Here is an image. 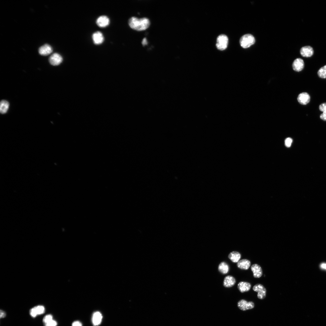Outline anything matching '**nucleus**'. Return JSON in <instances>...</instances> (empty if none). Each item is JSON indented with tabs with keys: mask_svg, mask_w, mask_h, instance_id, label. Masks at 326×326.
<instances>
[{
	"mask_svg": "<svg viewBox=\"0 0 326 326\" xmlns=\"http://www.w3.org/2000/svg\"><path fill=\"white\" fill-rule=\"evenodd\" d=\"M128 24L131 28L139 31L144 30L148 28L150 25V22L147 18H138L133 17L129 19Z\"/></svg>",
	"mask_w": 326,
	"mask_h": 326,
	"instance_id": "1",
	"label": "nucleus"
},
{
	"mask_svg": "<svg viewBox=\"0 0 326 326\" xmlns=\"http://www.w3.org/2000/svg\"><path fill=\"white\" fill-rule=\"evenodd\" d=\"M255 39L254 37L251 34H246L241 37L240 40V43L241 46L244 48L249 47L254 43Z\"/></svg>",
	"mask_w": 326,
	"mask_h": 326,
	"instance_id": "2",
	"label": "nucleus"
},
{
	"mask_svg": "<svg viewBox=\"0 0 326 326\" xmlns=\"http://www.w3.org/2000/svg\"><path fill=\"white\" fill-rule=\"evenodd\" d=\"M228 42L227 37L224 34H221L217 38L216 46L217 48L221 50H223L226 48Z\"/></svg>",
	"mask_w": 326,
	"mask_h": 326,
	"instance_id": "3",
	"label": "nucleus"
},
{
	"mask_svg": "<svg viewBox=\"0 0 326 326\" xmlns=\"http://www.w3.org/2000/svg\"><path fill=\"white\" fill-rule=\"evenodd\" d=\"M237 305L238 308L243 311L252 309L254 308L255 306L253 302H248L243 299L239 300L238 302Z\"/></svg>",
	"mask_w": 326,
	"mask_h": 326,
	"instance_id": "4",
	"label": "nucleus"
},
{
	"mask_svg": "<svg viewBox=\"0 0 326 326\" xmlns=\"http://www.w3.org/2000/svg\"><path fill=\"white\" fill-rule=\"evenodd\" d=\"M253 289L257 292V297L259 299H263L265 298L266 289L262 284L260 283L255 284L253 287Z\"/></svg>",
	"mask_w": 326,
	"mask_h": 326,
	"instance_id": "5",
	"label": "nucleus"
},
{
	"mask_svg": "<svg viewBox=\"0 0 326 326\" xmlns=\"http://www.w3.org/2000/svg\"><path fill=\"white\" fill-rule=\"evenodd\" d=\"M63 60L62 56L59 54L55 53L52 54L49 58V61L51 64L53 66L59 65Z\"/></svg>",
	"mask_w": 326,
	"mask_h": 326,
	"instance_id": "6",
	"label": "nucleus"
},
{
	"mask_svg": "<svg viewBox=\"0 0 326 326\" xmlns=\"http://www.w3.org/2000/svg\"><path fill=\"white\" fill-rule=\"evenodd\" d=\"M314 53L313 48L309 46H303L300 50V54L304 57H310L313 55Z\"/></svg>",
	"mask_w": 326,
	"mask_h": 326,
	"instance_id": "7",
	"label": "nucleus"
},
{
	"mask_svg": "<svg viewBox=\"0 0 326 326\" xmlns=\"http://www.w3.org/2000/svg\"><path fill=\"white\" fill-rule=\"evenodd\" d=\"M293 69L296 72L302 71L304 67V63L302 59L298 58L295 59L292 65Z\"/></svg>",
	"mask_w": 326,
	"mask_h": 326,
	"instance_id": "8",
	"label": "nucleus"
},
{
	"mask_svg": "<svg viewBox=\"0 0 326 326\" xmlns=\"http://www.w3.org/2000/svg\"><path fill=\"white\" fill-rule=\"evenodd\" d=\"M110 22L109 18L105 15H102L99 17L97 19L96 21L97 25L101 27H107L109 24Z\"/></svg>",
	"mask_w": 326,
	"mask_h": 326,
	"instance_id": "9",
	"label": "nucleus"
},
{
	"mask_svg": "<svg viewBox=\"0 0 326 326\" xmlns=\"http://www.w3.org/2000/svg\"><path fill=\"white\" fill-rule=\"evenodd\" d=\"M251 269L254 278H259L262 275V270L259 265L256 264L252 265L251 267Z\"/></svg>",
	"mask_w": 326,
	"mask_h": 326,
	"instance_id": "10",
	"label": "nucleus"
},
{
	"mask_svg": "<svg viewBox=\"0 0 326 326\" xmlns=\"http://www.w3.org/2000/svg\"><path fill=\"white\" fill-rule=\"evenodd\" d=\"M297 100L301 104L306 105L309 103L310 100L309 95L307 92H302L298 96Z\"/></svg>",
	"mask_w": 326,
	"mask_h": 326,
	"instance_id": "11",
	"label": "nucleus"
},
{
	"mask_svg": "<svg viewBox=\"0 0 326 326\" xmlns=\"http://www.w3.org/2000/svg\"><path fill=\"white\" fill-rule=\"evenodd\" d=\"M92 39L94 43L96 45L102 43L104 41V38L103 34L100 31L94 32L92 35Z\"/></svg>",
	"mask_w": 326,
	"mask_h": 326,
	"instance_id": "12",
	"label": "nucleus"
},
{
	"mask_svg": "<svg viewBox=\"0 0 326 326\" xmlns=\"http://www.w3.org/2000/svg\"><path fill=\"white\" fill-rule=\"evenodd\" d=\"M39 54L42 56H47L53 52L51 46L48 44H45L40 47L39 49Z\"/></svg>",
	"mask_w": 326,
	"mask_h": 326,
	"instance_id": "13",
	"label": "nucleus"
},
{
	"mask_svg": "<svg viewBox=\"0 0 326 326\" xmlns=\"http://www.w3.org/2000/svg\"><path fill=\"white\" fill-rule=\"evenodd\" d=\"M236 283L235 278L231 275L226 276L223 281V285L225 287H231L234 285Z\"/></svg>",
	"mask_w": 326,
	"mask_h": 326,
	"instance_id": "14",
	"label": "nucleus"
},
{
	"mask_svg": "<svg viewBox=\"0 0 326 326\" xmlns=\"http://www.w3.org/2000/svg\"><path fill=\"white\" fill-rule=\"evenodd\" d=\"M251 287V285L249 282L241 281L238 284V288L241 293L249 291Z\"/></svg>",
	"mask_w": 326,
	"mask_h": 326,
	"instance_id": "15",
	"label": "nucleus"
},
{
	"mask_svg": "<svg viewBox=\"0 0 326 326\" xmlns=\"http://www.w3.org/2000/svg\"><path fill=\"white\" fill-rule=\"evenodd\" d=\"M102 318L101 314L99 312H96L94 313L92 318V321L94 326H97L101 323Z\"/></svg>",
	"mask_w": 326,
	"mask_h": 326,
	"instance_id": "16",
	"label": "nucleus"
},
{
	"mask_svg": "<svg viewBox=\"0 0 326 326\" xmlns=\"http://www.w3.org/2000/svg\"><path fill=\"white\" fill-rule=\"evenodd\" d=\"M251 265V261L247 259H243L239 260L237 263V267L242 270H248Z\"/></svg>",
	"mask_w": 326,
	"mask_h": 326,
	"instance_id": "17",
	"label": "nucleus"
},
{
	"mask_svg": "<svg viewBox=\"0 0 326 326\" xmlns=\"http://www.w3.org/2000/svg\"><path fill=\"white\" fill-rule=\"evenodd\" d=\"M241 254L238 252L233 251L228 255V258L233 262H238L241 258Z\"/></svg>",
	"mask_w": 326,
	"mask_h": 326,
	"instance_id": "18",
	"label": "nucleus"
},
{
	"mask_svg": "<svg viewBox=\"0 0 326 326\" xmlns=\"http://www.w3.org/2000/svg\"><path fill=\"white\" fill-rule=\"evenodd\" d=\"M219 271L223 274H226L229 270V267L228 264L225 262L220 263L218 267Z\"/></svg>",
	"mask_w": 326,
	"mask_h": 326,
	"instance_id": "19",
	"label": "nucleus"
},
{
	"mask_svg": "<svg viewBox=\"0 0 326 326\" xmlns=\"http://www.w3.org/2000/svg\"><path fill=\"white\" fill-rule=\"evenodd\" d=\"M9 107L8 102L5 100H2L0 104V111L1 113H5L7 111Z\"/></svg>",
	"mask_w": 326,
	"mask_h": 326,
	"instance_id": "20",
	"label": "nucleus"
},
{
	"mask_svg": "<svg viewBox=\"0 0 326 326\" xmlns=\"http://www.w3.org/2000/svg\"><path fill=\"white\" fill-rule=\"evenodd\" d=\"M319 108L320 111L323 112L320 115L321 119L326 121V103H324L320 104Z\"/></svg>",
	"mask_w": 326,
	"mask_h": 326,
	"instance_id": "21",
	"label": "nucleus"
},
{
	"mask_svg": "<svg viewBox=\"0 0 326 326\" xmlns=\"http://www.w3.org/2000/svg\"><path fill=\"white\" fill-rule=\"evenodd\" d=\"M318 77L322 78H326V65L321 68L318 72Z\"/></svg>",
	"mask_w": 326,
	"mask_h": 326,
	"instance_id": "22",
	"label": "nucleus"
},
{
	"mask_svg": "<svg viewBox=\"0 0 326 326\" xmlns=\"http://www.w3.org/2000/svg\"><path fill=\"white\" fill-rule=\"evenodd\" d=\"M37 315L43 314L45 311L44 307L42 305H39L35 307Z\"/></svg>",
	"mask_w": 326,
	"mask_h": 326,
	"instance_id": "23",
	"label": "nucleus"
},
{
	"mask_svg": "<svg viewBox=\"0 0 326 326\" xmlns=\"http://www.w3.org/2000/svg\"><path fill=\"white\" fill-rule=\"evenodd\" d=\"M53 316L50 314L47 315L45 316L43 318V320L44 324L53 320Z\"/></svg>",
	"mask_w": 326,
	"mask_h": 326,
	"instance_id": "24",
	"label": "nucleus"
},
{
	"mask_svg": "<svg viewBox=\"0 0 326 326\" xmlns=\"http://www.w3.org/2000/svg\"><path fill=\"white\" fill-rule=\"evenodd\" d=\"M292 141V139L290 138H287L285 141V145L288 147H290Z\"/></svg>",
	"mask_w": 326,
	"mask_h": 326,
	"instance_id": "25",
	"label": "nucleus"
},
{
	"mask_svg": "<svg viewBox=\"0 0 326 326\" xmlns=\"http://www.w3.org/2000/svg\"><path fill=\"white\" fill-rule=\"evenodd\" d=\"M30 314L33 317H35L37 315L35 307L31 309L30 311Z\"/></svg>",
	"mask_w": 326,
	"mask_h": 326,
	"instance_id": "26",
	"label": "nucleus"
},
{
	"mask_svg": "<svg viewBox=\"0 0 326 326\" xmlns=\"http://www.w3.org/2000/svg\"><path fill=\"white\" fill-rule=\"evenodd\" d=\"M57 322L53 320H52L49 322L44 324L45 326H56L57 325Z\"/></svg>",
	"mask_w": 326,
	"mask_h": 326,
	"instance_id": "27",
	"label": "nucleus"
},
{
	"mask_svg": "<svg viewBox=\"0 0 326 326\" xmlns=\"http://www.w3.org/2000/svg\"><path fill=\"white\" fill-rule=\"evenodd\" d=\"M72 326H82V324L80 321H75L73 322Z\"/></svg>",
	"mask_w": 326,
	"mask_h": 326,
	"instance_id": "28",
	"label": "nucleus"
},
{
	"mask_svg": "<svg viewBox=\"0 0 326 326\" xmlns=\"http://www.w3.org/2000/svg\"><path fill=\"white\" fill-rule=\"evenodd\" d=\"M6 314L5 313L3 310H1L0 311V318H4L5 317Z\"/></svg>",
	"mask_w": 326,
	"mask_h": 326,
	"instance_id": "29",
	"label": "nucleus"
},
{
	"mask_svg": "<svg viewBox=\"0 0 326 326\" xmlns=\"http://www.w3.org/2000/svg\"><path fill=\"white\" fill-rule=\"evenodd\" d=\"M320 267L321 268L326 270V263H322L320 265Z\"/></svg>",
	"mask_w": 326,
	"mask_h": 326,
	"instance_id": "30",
	"label": "nucleus"
},
{
	"mask_svg": "<svg viewBox=\"0 0 326 326\" xmlns=\"http://www.w3.org/2000/svg\"><path fill=\"white\" fill-rule=\"evenodd\" d=\"M142 44L143 46L147 44V41L146 38H144L143 39V40H142Z\"/></svg>",
	"mask_w": 326,
	"mask_h": 326,
	"instance_id": "31",
	"label": "nucleus"
}]
</instances>
